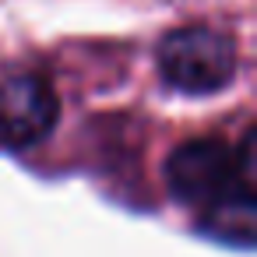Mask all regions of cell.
<instances>
[{
	"label": "cell",
	"mask_w": 257,
	"mask_h": 257,
	"mask_svg": "<svg viewBox=\"0 0 257 257\" xmlns=\"http://www.w3.org/2000/svg\"><path fill=\"white\" fill-rule=\"evenodd\" d=\"M253 131L239 145L225 138H190L166 159V187L183 204L201 211L204 232L250 250L253 246Z\"/></svg>",
	"instance_id": "1"
},
{
	"label": "cell",
	"mask_w": 257,
	"mask_h": 257,
	"mask_svg": "<svg viewBox=\"0 0 257 257\" xmlns=\"http://www.w3.org/2000/svg\"><path fill=\"white\" fill-rule=\"evenodd\" d=\"M155 67L159 78L176 92L215 95L236 78V39L211 25H180L162 36L155 50Z\"/></svg>",
	"instance_id": "2"
},
{
	"label": "cell",
	"mask_w": 257,
	"mask_h": 257,
	"mask_svg": "<svg viewBox=\"0 0 257 257\" xmlns=\"http://www.w3.org/2000/svg\"><path fill=\"white\" fill-rule=\"evenodd\" d=\"M60 102L53 85L36 71H18L0 81V145L32 148L53 134Z\"/></svg>",
	"instance_id": "3"
}]
</instances>
